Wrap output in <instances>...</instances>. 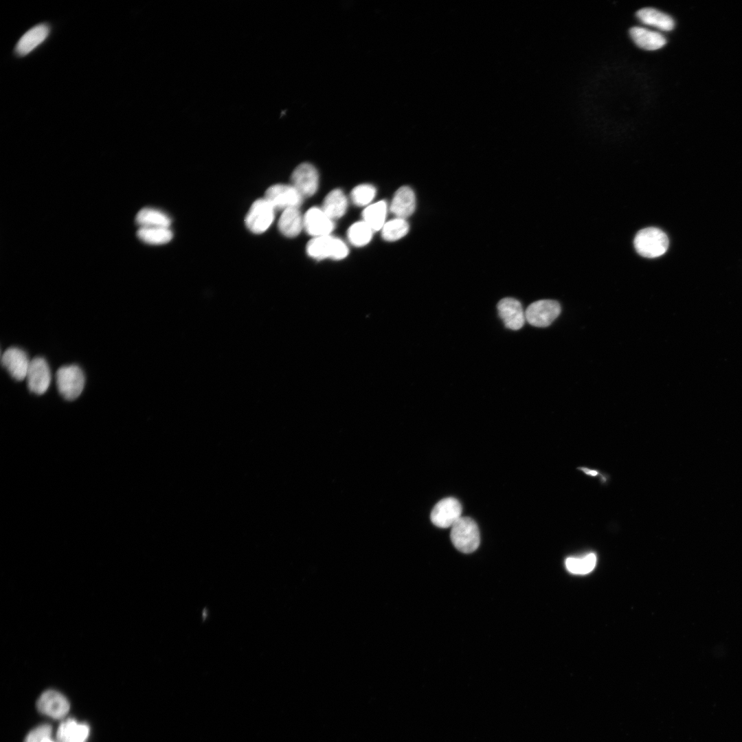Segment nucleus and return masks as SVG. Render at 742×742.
I'll list each match as a JSON object with an SVG mask.
<instances>
[{
    "instance_id": "obj_9",
    "label": "nucleus",
    "mask_w": 742,
    "mask_h": 742,
    "mask_svg": "<svg viewBox=\"0 0 742 742\" xmlns=\"http://www.w3.org/2000/svg\"><path fill=\"white\" fill-rule=\"evenodd\" d=\"M461 514L462 506L459 501L453 497H447L434 506L430 518L437 527L447 528L451 527L462 517Z\"/></svg>"
},
{
    "instance_id": "obj_29",
    "label": "nucleus",
    "mask_w": 742,
    "mask_h": 742,
    "mask_svg": "<svg viewBox=\"0 0 742 742\" xmlns=\"http://www.w3.org/2000/svg\"><path fill=\"white\" fill-rule=\"evenodd\" d=\"M52 728L49 724H43L31 730L25 737L23 742H43L50 738Z\"/></svg>"
},
{
    "instance_id": "obj_3",
    "label": "nucleus",
    "mask_w": 742,
    "mask_h": 742,
    "mask_svg": "<svg viewBox=\"0 0 742 742\" xmlns=\"http://www.w3.org/2000/svg\"><path fill=\"white\" fill-rule=\"evenodd\" d=\"M56 379L59 393L67 401L76 399L85 387L84 373L76 365L60 367L56 372Z\"/></svg>"
},
{
    "instance_id": "obj_13",
    "label": "nucleus",
    "mask_w": 742,
    "mask_h": 742,
    "mask_svg": "<svg viewBox=\"0 0 742 742\" xmlns=\"http://www.w3.org/2000/svg\"><path fill=\"white\" fill-rule=\"evenodd\" d=\"M498 315L505 326L510 330H519L524 326L526 320L521 303L513 297L502 299L497 305Z\"/></svg>"
},
{
    "instance_id": "obj_17",
    "label": "nucleus",
    "mask_w": 742,
    "mask_h": 742,
    "mask_svg": "<svg viewBox=\"0 0 742 742\" xmlns=\"http://www.w3.org/2000/svg\"><path fill=\"white\" fill-rule=\"evenodd\" d=\"M49 27L42 23L26 32L18 41L15 52L19 56H25L41 44L48 36Z\"/></svg>"
},
{
    "instance_id": "obj_6",
    "label": "nucleus",
    "mask_w": 742,
    "mask_h": 742,
    "mask_svg": "<svg viewBox=\"0 0 742 742\" xmlns=\"http://www.w3.org/2000/svg\"><path fill=\"white\" fill-rule=\"evenodd\" d=\"M561 313L558 302L541 300L530 304L525 311L526 321L533 326L547 327L557 318Z\"/></svg>"
},
{
    "instance_id": "obj_18",
    "label": "nucleus",
    "mask_w": 742,
    "mask_h": 742,
    "mask_svg": "<svg viewBox=\"0 0 742 742\" xmlns=\"http://www.w3.org/2000/svg\"><path fill=\"white\" fill-rule=\"evenodd\" d=\"M629 34L637 46L646 50H656L666 43V38L660 33L641 27H631Z\"/></svg>"
},
{
    "instance_id": "obj_27",
    "label": "nucleus",
    "mask_w": 742,
    "mask_h": 742,
    "mask_svg": "<svg viewBox=\"0 0 742 742\" xmlns=\"http://www.w3.org/2000/svg\"><path fill=\"white\" fill-rule=\"evenodd\" d=\"M373 230L363 221L352 224L347 232L348 239L353 245L362 247L371 240Z\"/></svg>"
},
{
    "instance_id": "obj_5",
    "label": "nucleus",
    "mask_w": 742,
    "mask_h": 742,
    "mask_svg": "<svg viewBox=\"0 0 742 742\" xmlns=\"http://www.w3.org/2000/svg\"><path fill=\"white\" fill-rule=\"evenodd\" d=\"M275 211L265 198L257 199L252 203L245 216L246 227L254 234L265 232L274 220Z\"/></svg>"
},
{
    "instance_id": "obj_19",
    "label": "nucleus",
    "mask_w": 742,
    "mask_h": 742,
    "mask_svg": "<svg viewBox=\"0 0 742 742\" xmlns=\"http://www.w3.org/2000/svg\"><path fill=\"white\" fill-rule=\"evenodd\" d=\"M278 227L284 236H297L304 227V219L298 208L291 207L282 211Z\"/></svg>"
},
{
    "instance_id": "obj_10",
    "label": "nucleus",
    "mask_w": 742,
    "mask_h": 742,
    "mask_svg": "<svg viewBox=\"0 0 742 742\" xmlns=\"http://www.w3.org/2000/svg\"><path fill=\"white\" fill-rule=\"evenodd\" d=\"M291 185L303 197L313 196L318 188L319 175L317 169L309 163L297 166L291 175Z\"/></svg>"
},
{
    "instance_id": "obj_1",
    "label": "nucleus",
    "mask_w": 742,
    "mask_h": 742,
    "mask_svg": "<svg viewBox=\"0 0 742 742\" xmlns=\"http://www.w3.org/2000/svg\"><path fill=\"white\" fill-rule=\"evenodd\" d=\"M450 538L455 548L463 553L474 552L480 542L477 525L469 517H461L451 527Z\"/></svg>"
},
{
    "instance_id": "obj_8",
    "label": "nucleus",
    "mask_w": 742,
    "mask_h": 742,
    "mask_svg": "<svg viewBox=\"0 0 742 742\" xmlns=\"http://www.w3.org/2000/svg\"><path fill=\"white\" fill-rule=\"evenodd\" d=\"M29 390L36 394H43L51 383V371L47 361L36 357L30 361L26 376Z\"/></svg>"
},
{
    "instance_id": "obj_24",
    "label": "nucleus",
    "mask_w": 742,
    "mask_h": 742,
    "mask_svg": "<svg viewBox=\"0 0 742 742\" xmlns=\"http://www.w3.org/2000/svg\"><path fill=\"white\" fill-rule=\"evenodd\" d=\"M137 236L142 242L150 245H162L171 240L173 234L169 227H142Z\"/></svg>"
},
{
    "instance_id": "obj_2",
    "label": "nucleus",
    "mask_w": 742,
    "mask_h": 742,
    "mask_svg": "<svg viewBox=\"0 0 742 742\" xmlns=\"http://www.w3.org/2000/svg\"><path fill=\"white\" fill-rule=\"evenodd\" d=\"M634 247L637 252L645 258H656L663 255L668 247V238L666 234L656 227H647L640 230L634 238Z\"/></svg>"
},
{
    "instance_id": "obj_15",
    "label": "nucleus",
    "mask_w": 742,
    "mask_h": 742,
    "mask_svg": "<svg viewBox=\"0 0 742 742\" xmlns=\"http://www.w3.org/2000/svg\"><path fill=\"white\" fill-rule=\"evenodd\" d=\"M416 208V196L409 186H402L395 192L390 205V211L396 218L405 219Z\"/></svg>"
},
{
    "instance_id": "obj_26",
    "label": "nucleus",
    "mask_w": 742,
    "mask_h": 742,
    "mask_svg": "<svg viewBox=\"0 0 742 742\" xmlns=\"http://www.w3.org/2000/svg\"><path fill=\"white\" fill-rule=\"evenodd\" d=\"M409 224L404 218H395L385 223L381 229L382 238L387 241H395L405 236Z\"/></svg>"
},
{
    "instance_id": "obj_16",
    "label": "nucleus",
    "mask_w": 742,
    "mask_h": 742,
    "mask_svg": "<svg viewBox=\"0 0 742 742\" xmlns=\"http://www.w3.org/2000/svg\"><path fill=\"white\" fill-rule=\"evenodd\" d=\"M90 729L85 723H78L74 719L63 721L56 732V742H86Z\"/></svg>"
},
{
    "instance_id": "obj_21",
    "label": "nucleus",
    "mask_w": 742,
    "mask_h": 742,
    "mask_svg": "<svg viewBox=\"0 0 742 742\" xmlns=\"http://www.w3.org/2000/svg\"><path fill=\"white\" fill-rule=\"evenodd\" d=\"M348 206V201L343 191L335 189L324 198L322 210L333 221L344 215Z\"/></svg>"
},
{
    "instance_id": "obj_14",
    "label": "nucleus",
    "mask_w": 742,
    "mask_h": 742,
    "mask_svg": "<svg viewBox=\"0 0 742 742\" xmlns=\"http://www.w3.org/2000/svg\"><path fill=\"white\" fill-rule=\"evenodd\" d=\"M304 228L311 236L319 237L329 235L334 229L335 224L322 210V208L313 207L310 208L304 214Z\"/></svg>"
},
{
    "instance_id": "obj_23",
    "label": "nucleus",
    "mask_w": 742,
    "mask_h": 742,
    "mask_svg": "<svg viewBox=\"0 0 742 742\" xmlns=\"http://www.w3.org/2000/svg\"><path fill=\"white\" fill-rule=\"evenodd\" d=\"M387 214V203L380 201L368 205L362 212L363 221L373 231L381 230Z\"/></svg>"
},
{
    "instance_id": "obj_4",
    "label": "nucleus",
    "mask_w": 742,
    "mask_h": 742,
    "mask_svg": "<svg viewBox=\"0 0 742 742\" xmlns=\"http://www.w3.org/2000/svg\"><path fill=\"white\" fill-rule=\"evenodd\" d=\"M306 252L317 260L327 258L341 260L348 256V249L342 240L328 235L311 239L306 245Z\"/></svg>"
},
{
    "instance_id": "obj_28",
    "label": "nucleus",
    "mask_w": 742,
    "mask_h": 742,
    "mask_svg": "<svg viewBox=\"0 0 742 742\" xmlns=\"http://www.w3.org/2000/svg\"><path fill=\"white\" fill-rule=\"evenodd\" d=\"M375 194L376 189L373 186L361 184L353 188L350 196L354 204L358 206H364L368 205L373 200Z\"/></svg>"
},
{
    "instance_id": "obj_20",
    "label": "nucleus",
    "mask_w": 742,
    "mask_h": 742,
    "mask_svg": "<svg viewBox=\"0 0 742 742\" xmlns=\"http://www.w3.org/2000/svg\"><path fill=\"white\" fill-rule=\"evenodd\" d=\"M636 16L642 23L663 31H671L675 27V21L671 16L654 8L640 9Z\"/></svg>"
},
{
    "instance_id": "obj_11",
    "label": "nucleus",
    "mask_w": 742,
    "mask_h": 742,
    "mask_svg": "<svg viewBox=\"0 0 742 742\" xmlns=\"http://www.w3.org/2000/svg\"><path fill=\"white\" fill-rule=\"evenodd\" d=\"M38 710L53 719L64 718L69 710V703L61 693L48 690L43 693L36 702Z\"/></svg>"
},
{
    "instance_id": "obj_7",
    "label": "nucleus",
    "mask_w": 742,
    "mask_h": 742,
    "mask_svg": "<svg viewBox=\"0 0 742 742\" xmlns=\"http://www.w3.org/2000/svg\"><path fill=\"white\" fill-rule=\"evenodd\" d=\"M301 194L291 184H276L265 192V199L275 210L284 211L288 208H298L303 201Z\"/></svg>"
},
{
    "instance_id": "obj_22",
    "label": "nucleus",
    "mask_w": 742,
    "mask_h": 742,
    "mask_svg": "<svg viewBox=\"0 0 742 742\" xmlns=\"http://www.w3.org/2000/svg\"><path fill=\"white\" fill-rule=\"evenodd\" d=\"M135 222L139 227H169L171 223V219L166 213L159 210L153 207H144L140 210L137 214Z\"/></svg>"
},
{
    "instance_id": "obj_25",
    "label": "nucleus",
    "mask_w": 742,
    "mask_h": 742,
    "mask_svg": "<svg viewBox=\"0 0 742 742\" xmlns=\"http://www.w3.org/2000/svg\"><path fill=\"white\" fill-rule=\"evenodd\" d=\"M567 570L576 574H586L592 572L596 564V556L589 553L581 557H568L565 561Z\"/></svg>"
},
{
    "instance_id": "obj_30",
    "label": "nucleus",
    "mask_w": 742,
    "mask_h": 742,
    "mask_svg": "<svg viewBox=\"0 0 742 742\" xmlns=\"http://www.w3.org/2000/svg\"><path fill=\"white\" fill-rule=\"evenodd\" d=\"M579 469H581L584 473H585V474H587L588 475L596 476L598 474V473L596 471L591 470V469L585 468V467L580 468Z\"/></svg>"
},
{
    "instance_id": "obj_31",
    "label": "nucleus",
    "mask_w": 742,
    "mask_h": 742,
    "mask_svg": "<svg viewBox=\"0 0 742 742\" xmlns=\"http://www.w3.org/2000/svg\"><path fill=\"white\" fill-rule=\"evenodd\" d=\"M43 742H54V741L53 740H52L51 738H47V739H45Z\"/></svg>"
},
{
    "instance_id": "obj_12",
    "label": "nucleus",
    "mask_w": 742,
    "mask_h": 742,
    "mask_svg": "<svg viewBox=\"0 0 742 742\" xmlns=\"http://www.w3.org/2000/svg\"><path fill=\"white\" fill-rule=\"evenodd\" d=\"M30 361L26 352L17 347L8 348L1 355L2 366L16 381L26 378Z\"/></svg>"
}]
</instances>
